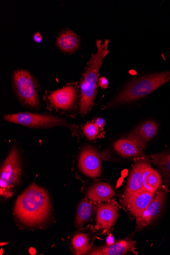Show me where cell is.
Wrapping results in <instances>:
<instances>
[{
    "label": "cell",
    "instance_id": "obj_21",
    "mask_svg": "<svg viewBox=\"0 0 170 255\" xmlns=\"http://www.w3.org/2000/svg\"><path fill=\"white\" fill-rule=\"evenodd\" d=\"M71 243L75 254L78 255L88 254L92 248L89 237L85 234L75 236L72 239Z\"/></svg>",
    "mask_w": 170,
    "mask_h": 255
},
{
    "label": "cell",
    "instance_id": "obj_11",
    "mask_svg": "<svg viewBox=\"0 0 170 255\" xmlns=\"http://www.w3.org/2000/svg\"><path fill=\"white\" fill-rule=\"evenodd\" d=\"M158 132V126L154 121H148L140 125L128 135V138L135 142L142 149Z\"/></svg>",
    "mask_w": 170,
    "mask_h": 255
},
{
    "label": "cell",
    "instance_id": "obj_4",
    "mask_svg": "<svg viewBox=\"0 0 170 255\" xmlns=\"http://www.w3.org/2000/svg\"><path fill=\"white\" fill-rule=\"evenodd\" d=\"M20 157L16 147L12 149L4 161L0 175L1 195L6 199L13 194L21 175Z\"/></svg>",
    "mask_w": 170,
    "mask_h": 255
},
{
    "label": "cell",
    "instance_id": "obj_20",
    "mask_svg": "<svg viewBox=\"0 0 170 255\" xmlns=\"http://www.w3.org/2000/svg\"><path fill=\"white\" fill-rule=\"evenodd\" d=\"M93 208L88 202L87 197H85L79 204L75 222L77 227H82L87 223L92 215Z\"/></svg>",
    "mask_w": 170,
    "mask_h": 255
},
{
    "label": "cell",
    "instance_id": "obj_2",
    "mask_svg": "<svg viewBox=\"0 0 170 255\" xmlns=\"http://www.w3.org/2000/svg\"><path fill=\"white\" fill-rule=\"evenodd\" d=\"M109 42L107 39L102 43L101 40H97V51L92 55L88 62L81 83L80 113L82 116L86 115L93 105L100 69L104 59L109 53Z\"/></svg>",
    "mask_w": 170,
    "mask_h": 255
},
{
    "label": "cell",
    "instance_id": "obj_23",
    "mask_svg": "<svg viewBox=\"0 0 170 255\" xmlns=\"http://www.w3.org/2000/svg\"><path fill=\"white\" fill-rule=\"evenodd\" d=\"M109 85V82L107 78L105 77H102L100 80L99 85L102 88L106 89L108 87Z\"/></svg>",
    "mask_w": 170,
    "mask_h": 255
},
{
    "label": "cell",
    "instance_id": "obj_16",
    "mask_svg": "<svg viewBox=\"0 0 170 255\" xmlns=\"http://www.w3.org/2000/svg\"><path fill=\"white\" fill-rule=\"evenodd\" d=\"M114 149L121 156L125 158L143 155V150L137 144L129 138H122L114 144Z\"/></svg>",
    "mask_w": 170,
    "mask_h": 255
},
{
    "label": "cell",
    "instance_id": "obj_14",
    "mask_svg": "<svg viewBox=\"0 0 170 255\" xmlns=\"http://www.w3.org/2000/svg\"><path fill=\"white\" fill-rule=\"evenodd\" d=\"M136 246V242L125 240L114 243L111 245H106L94 250L89 253L91 255H123L133 251Z\"/></svg>",
    "mask_w": 170,
    "mask_h": 255
},
{
    "label": "cell",
    "instance_id": "obj_15",
    "mask_svg": "<svg viewBox=\"0 0 170 255\" xmlns=\"http://www.w3.org/2000/svg\"><path fill=\"white\" fill-rule=\"evenodd\" d=\"M87 195L91 200L103 202L112 199L115 195V192L110 184L100 182L89 188L87 190Z\"/></svg>",
    "mask_w": 170,
    "mask_h": 255
},
{
    "label": "cell",
    "instance_id": "obj_24",
    "mask_svg": "<svg viewBox=\"0 0 170 255\" xmlns=\"http://www.w3.org/2000/svg\"><path fill=\"white\" fill-rule=\"evenodd\" d=\"M99 128H103L105 126V121L102 118L97 119L95 123Z\"/></svg>",
    "mask_w": 170,
    "mask_h": 255
},
{
    "label": "cell",
    "instance_id": "obj_10",
    "mask_svg": "<svg viewBox=\"0 0 170 255\" xmlns=\"http://www.w3.org/2000/svg\"><path fill=\"white\" fill-rule=\"evenodd\" d=\"M118 216L117 206L113 203L101 204L97 210L96 227L105 231L114 225Z\"/></svg>",
    "mask_w": 170,
    "mask_h": 255
},
{
    "label": "cell",
    "instance_id": "obj_22",
    "mask_svg": "<svg viewBox=\"0 0 170 255\" xmlns=\"http://www.w3.org/2000/svg\"><path fill=\"white\" fill-rule=\"evenodd\" d=\"M85 136L90 140H93L98 135L99 128L94 123H88L83 128Z\"/></svg>",
    "mask_w": 170,
    "mask_h": 255
},
{
    "label": "cell",
    "instance_id": "obj_8",
    "mask_svg": "<svg viewBox=\"0 0 170 255\" xmlns=\"http://www.w3.org/2000/svg\"><path fill=\"white\" fill-rule=\"evenodd\" d=\"M149 161L140 160L134 165L129 176L126 191L123 196V204L127 206L130 200L137 193L143 189V174Z\"/></svg>",
    "mask_w": 170,
    "mask_h": 255
},
{
    "label": "cell",
    "instance_id": "obj_13",
    "mask_svg": "<svg viewBox=\"0 0 170 255\" xmlns=\"http://www.w3.org/2000/svg\"><path fill=\"white\" fill-rule=\"evenodd\" d=\"M76 97L75 89L72 86H67L52 92L50 99L55 108L67 110L74 104Z\"/></svg>",
    "mask_w": 170,
    "mask_h": 255
},
{
    "label": "cell",
    "instance_id": "obj_17",
    "mask_svg": "<svg viewBox=\"0 0 170 255\" xmlns=\"http://www.w3.org/2000/svg\"><path fill=\"white\" fill-rule=\"evenodd\" d=\"M143 189L152 193H156L161 186L162 180L160 174L154 170L149 163L143 174Z\"/></svg>",
    "mask_w": 170,
    "mask_h": 255
},
{
    "label": "cell",
    "instance_id": "obj_25",
    "mask_svg": "<svg viewBox=\"0 0 170 255\" xmlns=\"http://www.w3.org/2000/svg\"><path fill=\"white\" fill-rule=\"evenodd\" d=\"M33 40L37 43H40L42 40V37L40 33L36 32L33 35Z\"/></svg>",
    "mask_w": 170,
    "mask_h": 255
},
{
    "label": "cell",
    "instance_id": "obj_26",
    "mask_svg": "<svg viewBox=\"0 0 170 255\" xmlns=\"http://www.w3.org/2000/svg\"><path fill=\"white\" fill-rule=\"evenodd\" d=\"M114 243V237L111 235H109L107 239V244L108 245H111L113 244Z\"/></svg>",
    "mask_w": 170,
    "mask_h": 255
},
{
    "label": "cell",
    "instance_id": "obj_3",
    "mask_svg": "<svg viewBox=\"0 0 170 255\" xmlns=\"http://www.w3.org/2000/svg\"><path fill=\"white\" fill-rule=\"evenodd\" d=\"M170 80V71L145 76L129 83L106 107L129 103L152 94Z\"/></svg>",
    "mask_w": 170,
    "mask_h": 255
},
{
    "label": "cell",
    "instance_id": "obj_9",
    "mask_svg": "<svg viewBox=\"0 0 170 255\" xmlns=\"http://www.w3.org/2000/svg\"><path fill=\"white\" fill-rule=\"evenodd\" d=\"M166 198L164 191L161 190L157 194L147 209L141 217L137 218V231L149 225L159 216L163 211Z\"/></svg>",
    "mask_w": 170,
    "mask_h": 255
},
{
    "label": "cell",
    "instance_id": "obj_1",
    "mask_svg": "<svg viewBox=\"0 0 170 255\" xmlns=\"http://www.w3.org/2000/svg\"><path fill=\"white\" fill-rule=\"evenodd\" d=\"M14 211L23 224L29 226L39 225L50 214L49 197L44 189L32 184L17 198Z\"/></svg>",
    "mask_w": 170,
    "mask_h": 255
},
{
    "label": "cell",
    "instance_id": "obj_19",
    "mask_svg": "<svg viewBox=\"0 0 170 255\" xmlns=\"http://www.w3.org/2000/svg\"><path fill=\"white\" fill-rule=\"evenodd\" d=\"M153 163L162 171L165 183L170 181V153L165 152L151 155Z\"/></svg>",
    "mask_w": 170,
    "mask_h": 255
},
{
    "label": "cell",
    "instance_id": "obj_5",
    "mask_svg": "<svg viewBox=\"0 0 170 255\" xmlns=\"http://www.w3.org/2000/svg\"><path fill=\"white\" fill-rule=\"evenodd\" d=\"M13 84L17 97L24 105L36 109L40 106L35 81L27 71L19 69L12 76Z\"/></svg>",
    "mask_w": 170,
    "mask_h": 255
},
{
    "label": "cell",
    "instance_id": "obj_7",
    "mask_svg": "<svg viewBox=\"0 0 170 255\" xmlns=\"http://www.w3.org/2000/svg\"><path fill=\"white\" fill-rule=\"evenodd\" d=\"M81 171L91 178L100 176L102 172V163L100 155L94 148L87 147L81 152L79 159Z\"/></svg>",
    "mask_w": 170,
    "mask_h": 255
},
{
    "label": "cell",
    "instance_id": "obj_18",
    "mask_svg": "<svg viewBox=\"0 0 170 255\" xmlns=\"http://www.w3.org/2000/svg\"><path fill=\"white\" fill-rule=\"evenodd\" d=\"M57 45L59 49L66 53L75 51L80 46L78 35L70 30L63 31L57 37Z\"/></svg>",
    "mask_w": 170,
    "mask_h": 255
},
{
    "label": "cell",
    "instance_id": "obj_6",
    "mask_svg": "<svg viewBox=\"0 0 170 255\" xmlns=\"http://www.w3.org/2000/svg\"><path fill=\"white\" fill-rule=\"evenodd\" d=\"M5 121L29 128H45L57 126H67L63 120L53 116L28 112L8 114L4 116Z\"/></svg>",
    "mask_w": 170,
    "mask_h": 255
},
{
    "label": "cell",
    "instance_id": "obj_12",
    "mask_svg": "<svg viewBox=\"0 0 170 255\" xmlns=\"http://www.w3.org/2000/svg\"><path fill=\"white\" fill-rule=\"evenodd\" d=\"M155 197V193L142 189L131 198L126 207L132 215L136 218H139L147 209Z\"/></svg>",
    "mask_w": 170,
    "mask_h": 255
}]
</instances>
